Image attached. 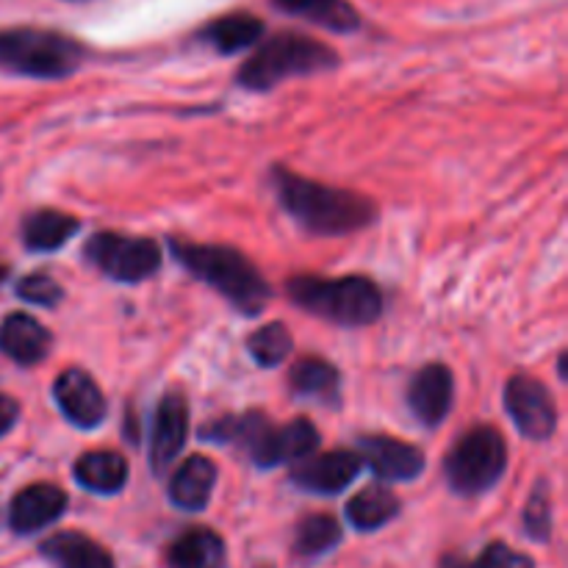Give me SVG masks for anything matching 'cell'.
Returning <instances> with one entry per match:
<instances>
[{"label": "cell", "instance_id": "21", "mask_svg": "<svg viewBox=\"0 0 568 568\" xmlns=\"http://www.w3.org/2000/svg\"><path fill=\"white\" fill-rule=\"evenodd\" d=\"M81 222L75 216L64 214V211H33L22 222V242L28 250L37 253H53V250L64 247L72 236L78 233Z\"/></svg>", "mask_w": 568, "mask_h": 568}, {"label": "cell", "instance_id": "23", "mask_svg": "<svg viewBox=\"0 0 568 568\" xmlns=\"http://www.w3.org/2000/svg\"><path fill=\"white\" fill-rule=\"evenodd\" d=\"M272 3L286 14L303 17V20L327 28V31L347 33L361 26L358 11L347 0H272Z\"/></svg>", "mask_w": 568, "mask_h": 568}, {"label": "cell", "instance_id": "15", "mask_svg": "<svg viewBox=\"0 0 568 568\" xmlns=\"http://www.w3.org/2000/svg\"><path fill=\"white\" fill-rule=\"evenodd\" d=\"M50 344L53 336L48 327L28 314H9L0 325V353L20 366L42 364L50 353Z\"/></svg>", "mask_w": 568, "mask_h": 568}, {"label": "cell", "instance_id": "32", "mask_svg": "<svg viewBox=\"0 0 568 568\" xmlns=\"http://www.w3.org/2000/svg\"><path fill=\"white\" fill-rule=\"evenodd\" d=\"M258 568H272V566H258Z\"/></svg>", "mask_w": 568, "mask_h": 568}, {"label": "cell", "instance_id": "10", "mask_svg": "<svg viewBox=\"0 0 568 568\" xmlns=\"http://www.w3.org/2000/svg\"><path fill=\"white\" fill-rule=\"evenodd\" d=\"M361 460L386 483H408L425 471V455L414 444L388 436H366L358 444Z\"/></svg>", "mask_w": 568, "mask_h": 568}, {"label": "cell", "instance_id": "1", "mask_svg": "<svg viewBox=\"0 0 568 568\" xmlns=\"http://www.w3.org/2000/svg\"><path fill=\"white\" fill-rule=\"evenodd\" d=\"M272 186L283 209L316 236H344L375 220V203L361 197L358 192H344L320 181H308L283 166L272 170Z\"/></svg>", "mask_w": 568, "mask_h": 568}, {"label": "cell", "instance_id": "30", "mask_svg": "<svg viewBox=\"0 0 568 568\" xmlns=\"http://www.w3.org/2000/svg\"><path fill=\"white\" fill-rule=\"evenodd\" d=\"M17 294H20L26 303L53 308V305L64 297V288H61L50 275H28L22 277L20 286H17Z\"/></svg>", "mask_w": 568, "mask_h": 568}, {"label": "cell", "instance_id": "28", "mask_svg": "<svg viewBox=\"0 0 568 568\" xmlns=\"http://www.w3.org/2000/svg\"><path fill=\"white\" fill-rule=\"evenodd\" d=\"M442 568H536V564H532L530 555H521L510 549L508 544L494 541L475 560L460 558V555H444Z\"/></svg>", "mask_w": 568, "mask_h": 568}, {"label": "cell", "instance_id": "11", "mask_svg": "<svg viewBox=\"0 0 568 568\" xmlns=\"http://www.w3.org/2000/svg\"><path fill=\"white\" fill-rule=\"evenodd\" d=\"M53 394L67 419L72 425L83 427V430H92V427H98L105 419L109 403H105L103 392H100V386L94 383V377L89 372L67 369L55 381Z\"/></svg>", "mask_w": 568, "mask_h": 568}, {"label": "cell", "instance_id": "18", "mask_svg": "<svg viewBox=\"0 0 568 568\" xmlns=\"http://www.w3.org/2000/svg\"><path fill=\"white\" fill-rule=\"evenodd\" d=\"M42 555L59 568H116L114 558L105 547L92 541L83 532H55L42 541Z\"/></svg>", "mask_w": 568, "mask_h": 568}, {"label": "cell", "instance_id": "6", "mask_svg": "<svg viewBox=\"0 0 568 568\" xmlns=\"http://www.w3.org/2000/svg\"><path fill=\"white\" fill-rule=\"evenodd\" d=\"M508 469V444L491 425L471 427L444 460V471L460 497H477L499 483Z\"/></svg>", "mask_w": 568, "mask_h": 568}, {"label": "cell", "instance_id": "7", "mask_svg": "<svg viewBox=\"0 0 568 568\" xmlns=\"http://www.w3.org/2000/svg\"><path fill=\"white\" fill-rule=\"evenodd\" d=\"M89 264L98 266L116 283H139L155 275L161 266V247L148 236H122V233H94L87 244Z\"/></svg>", "mask_w": 568, "mask_h": 568}, {"label": "cell", "instance_id": "13", "mask_svg": "<svg viewBox=\"0 0 568 568\" xmlns=\"http://www.w3.org/2000/svg\"><path fill=\"white\" fill-rule=\"evenodd\" d=\"M67 510V494L50 483H33L22 488L9 508V525L17 536H31L59 521Z\"/></svg>", "mask_w": 568, "mask_h": 568}, {"label": "cell", "instance_id": "5", "mask_svg": "<svg viewBox=\"0 0 568 568\" xmlns=\"http://www.w3.org/2000/svg\"><path fill=\"white\" fill-rule=\"evenodd\" d=\"M83 64V48L72 37L48 28L0 31V70L11 75L59 81Z\"/></svg>", "mask_w": 568, "mask_h": 568}, {"label": "cell", "instance_id": "20", "mask_svg": "<svg viewBox=\"0 0 568 568\" xmlns=\"http://www.w3.org/2000/svg\"><path fill=\"white\" fill-rule=\"evenodd\" d=\"M72 471H75V480L94 494H116L128 483V460L111 449L81 455Z\"/></svg>", "mask_w": 568, "mask_h": 568}, {"label": "cell", "instance_id": "25", "mask_svg": "<svg viewBox=\"0 0 568 568\" xmlns=\"http://www.w3.org/2000/svg\"><path fill=\"white\" fill-rule=\"evenodd\" d=\"M344 530L331 514H311L294 530V555L300 558H320L342 544Z\"/></svg>", "mask_w": 568, "mask_h": 568}, {"label": "cell", "instance_id": "27", "mask_svg": "<svg viewBox=\"0 0 568 568\" xmlns=\"http://www.w3.org/2000/svg\"><path fill=\"white\" fill-rule=\"evenodd\" d=\"M250 355L258 361L261 366H277L281 361L288 358L294 347V338L283 322H270V325L258 327L253 336L247 338Z\"/></svg>", "mask_w": 568, "mask_h": 568}, {"label": "cell", "instance_id": "19", "mask_svg": "<svg viewBox=\"0 0 568 568\" xmlns=\"http://www.w3.org/2000/svg\"><path fill=\"white\" fill-rule=\"evenodd\" d=\"M288 386L297 397L316 399L325 405H338L342 399V375L333 364L322 358H303L288 372Z\"/></svg>", "mask_w": 568, "mask_h": 568}, {"label": "cell", "instance_id": "8", "mask_svg": "<svg viewBox=\"0 0 568 568\" xmlns=\"http://www.w3.org/2000/svg\"><path fill=\"white\" fill-rule=\"evenodd\" d=\"M505 408L516 430L532 442H547L558 427V405L552 392L532 375H514L505 386Z\"/></svg>", "mask_w": 568, "mask_h": 568}, {"label": "cell", "instance_id": "16", "mask_svg": "<svg viewBox=\"0 0 568 568\" xmlns=\"http://www.w3.org/2000/svg\"><path fill=\"white\" fill-rule=\"evenodd\" d=\"M170 568H225L227 547L211 527H189L166 549Z\"/></svg>", "mask_w": 568, "mask_h": 568}, {"label": "cell", "instance_id": "2", "mask_svg": "<svg viewBox=\"0 0 568 568\" xmlns=\"http://www.w3.org/2000/svg\"><path fill=\"white\" fill-rule=\"evenodd\" d=\"M172 253L194 277L216 288L244 316L261 314L266 300L272 297L266 277L239 250L222 247V244L172 242Z\"/></svg>", "mask_w": 568, "mask_h": 568}, {"label": "cell", "instance_id": "14", "mask_svg": "<svg viewBox=\"0 0 568 568\" xmlns=\"http://www.w3.org/2000/svg\"><path fill=\"white\" fill-rule=\"evenodd\" d=\"M189 436V405L181 394H164L153 422V442H150V464L155 475H164L172 460L181 455Z\"/></svg>", "mask_w": 568, "mask_h": 568}, {"label": "cell", "instance_id": "4", "mask_svg": "<svg viewBox=\"0 0 568 568\" xmlns=\"http://www.w3.org/2000/svg\"><path fill=\"white\" fill-rule=\"evenodd\" d=\"M338 67V53L331 44L311 39L297 31H283L266 39L253 55L242 64L236 81L250 92H266L286 78L316 75Z\"/></svg>", "mask_w": 568, "mask_h": 568}, {"label": "cell", "instance_id": "29", "mask_svg": "<svg viewBox=\"0 0 568 568\" xmlns=\"http://www.w3.org/2000/svg\"><path fill=\"white\" fill-rule=\"evenodd\" d=\"M521 525H525V532L532 541L544 544L552 536V503H549V488L544 483L532 491L530 503L521 514Z\"/></svg>", "mask_w": 568, "mask_h": 568}, {"label": "cell", "instance_id": "22", "mask_svg": "<svg viewBox=\"0 0 568 568\" xmlns=\"http://www.w3.org/2000/svg\"><path fill=\"white\" fill-rule=\"evenodd\" d=\"M261 33H264V22L258 17L247 14V11H236V14H225L220 20L209 22L200 31V39L209 42L214 50H220V53L231 55L239 53V50L253 48Z\"/></svg>", "mask_w": 568, "mask_h": 568}, {"label": "cell", "instance_id": "9", "mask_svg": "<svg viewBox=\"0 0 568 568\" xmlns=\"http://www.w3.org/2000/svg\"><path fill=\"white\" fill-rule=\"evenodd\" d=\"M364 469V460L355 453H344V449H333L325 455H305L303 460H297L292 469L294 486H300L303 491L322 494V497H333V494L344 491L355 477Z\"/></svg>", "mask_w": 568, "mask_h": 568}, {"label": "cell", "instance_id": "31", "mask_svg": "<svg viewBox=\"0 0 568 568\" xmlns=\"http://www.w3.org/2000/svg\"><path fill=\"white\" fill-rule=\"evenodd\" d=\"M17 416H20V403L0 394V436H6L17 425Z\"/></svg>", "mask_w": 568, "mask_h": 568}, {"label": "cell", "instance_id": "26", "mask_svg": "<svg viewBox=\"0 0 568 568\" xmlns=\"http://www.w3.org/2000/svg\"><path fill=\"white\" fill-rule=\"evenodd\" d=\"M320 447V430L308 419H292L277 427V466L297 464Z\"/></svg>", "mask_w": 568, "mask_h": 568}, {"label": "cell", "instance_id": "17", "mask_svg": "<svg viewBox=\"0 0 568 568\" xmlns=\"http://www.w3.org/2000/svg\"><path fill=\"white\" fill-rule=\"evenodd\" d=\"M216 486V466L205 455H192L170 480V499L181 510H203Z\"/></svg>", "mask_w": 568, "mask_h": 568}, {"label": "cell", "instance_id": "12", "mask_svg": "<svg viewBox=\"0 0 568 568\" xmlns=\"http://www.w3.org/2000/svg\"><path fill=\"white\" fill-rule=\"evenodd\" d=\"M455 377L444 364H427L408 386V405L425 427H438L453 410Z\"/></svg>", "mask_w": 568, "mask_h": 568}, {"label": "cell", "instance_id": "24", "mask_svg": "<svg viewBox=\"0 0 568 568\" xmlns=\"http://www.w3.org/2000/svg\"><path fill=\"white\" fill-rule=\"evenodd\" d=\"M399 514L397 494L388 491L386 486H369L355 494L347 503V521L361 532L381 530L383 525Z\"/></svg>", "mask_w": 568, "mask_h": 568}, {"label": "cell", "instance_id": "3", "mask_svg": "<svg viewBox=\"0 0 568 568\" xmlns=\"http://www.w3.org/2000/svg\"><path fill=\"white\" fill-rule=\"evenodd\" d=\"M288 297L308 314L342 327H366L381 320L383 294L369 277L297 275L288 281Z\"/></svg>", "mask_w": 568, "mask_h": 568}]
</instances>
